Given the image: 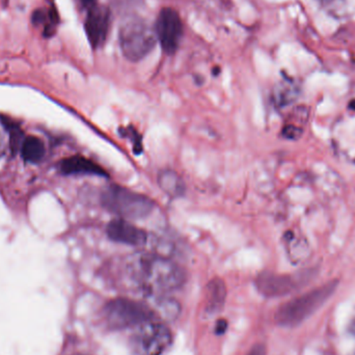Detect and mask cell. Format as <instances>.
Returning <instances> with one entry per match:
<instances>
[{
  "instance_id": "cell-1",
  "label": "cell",
  "mask_w": 355,
  "mask_h": 355,
  "mask_svg": "<svg viewBox=\"0 0 355 355\" xmlns=\"http://www.w3.org/2000/svg\"><path fill=\"white\" fill-rule=\"evenodd\" d=\"M123 279L148 297L168 295L183 287L186 272L177 262L156 252H137L121 262Z\"/></svg>"
},
{
  "instance_id": "cell-2",
  "label": "cell",
  "mask_w": 355,
  "mask_h": 355,
  "mask_svg": "<svg viewBox=\"0 0 355 355\" xmlns=\"http://www.w3.org/2000/svg\"><path fill=\"white\" fill-rule=\"evenodd\" d=\"M338 285L339 282L337 279L329 281L320 287L288 300L275 312V323L279 327L287 329L302 324L329 302L337 290Z\"/></svg>"
},
{
  "instance_id": "cell-3",
  "label": "cell",
  "mask_w": 355,
  "mask_h": 355,
  "mask_svg": "<svg viewBox=\"0 0 355 355\" xmlns=\"http://www.w3.org/2000/svg\"><path fill=\"white\" fill-rule=\"evenodd\" d=\"M155 27L143 17L131 16L123 21L119 29V44L129 62H141L157 44Z\"/></svg>"
},
{
  "instance_id": "cell-4",
  "label": "cell",
  "mask_w": 355,
  "mask_h": 355,
  "mask_svg": "<svg viewBox=\"0 0 355 355\" xmlns=\"http://www.w3.org/2000/svg\"><path fill=\"white\" fill-rule=\"evenodd\" d=\"M101 204L119 218L130 221L146 218L155 209V202L149 196L116 184L103 190Z\"/></svg>"
},
{
  "instance_id": "cell-5",
  "label": "cell",
  "mask_w": 355,
  "mask_h": 355,
  "mask_svg": "<svg viewBox=\"0 0 355 355\" xmlns=\"http://www.w3.org/2000/svg\"><path fill=\"white\" fill-rule=\"evenodd\" d=\"M103 314L107 324L114 329H135L154 318L151 306L126 297L110 300L104 306Z\"/></svg>"
},
{
  "instance_id": "cell-6",
  "label": "cell",
  "mask_w": 355,
  "mask_h": 355,
  "mask_svg": "<svg viewBox=\"0 0 355 355\" xmlns=\"http://www.w3.org/2000/svg\"><path fill=\"white\" fill-rule=\"evenodd\" d=\"M316 275L317 269L315 268L304 269L291 275L265 271L257 277L254 284L258 291L265 297H284L308 286Z\"/></svg>"
},
{
  "instance_id": "cell-7",
  "label": "cell",
  "mask_w": 355,
  "mask_h": 355,
  "mask_svg": "<svg viewBox=\"0 0 355 355\" xmlns=\"http://www.w3.org/2000/svg\"><path fill=\"white\" fill-rule=\"evenodd\" d=\"M135 329L131 342L139 355H162L172 344V334L164 323L149 320Z\"/></svg>"
},
{
  "instance_id": "cell-8",
  "label": "cell",
  "mask_w": 355,
  "mask_h": 355,
  "mask_svg": "<svg viewBox=\"0 0 355 355\" xmlns=\"http://www.w3.org/2000/svg\"><path fill=\"white\" fill-rule=\"evenodd\" d=\"M155 31L164 53L168 55L176 53L183 39L184 24L175 8L166 6L160 10L156 20Z\"/></svg>"
},
{
  "instance_id": "cell-9",
  "label": "cell",
  "mask_w": 355,
  "mask_h": 355,
  "mask_svg": "<svg viewBox=\"0 0 355 355\" xmlns=\"http://www.w3.org/2000/svg\"><path fill=\"white\" fill-rule=\"evenodd\" d=\"M112 28V10L107 6L97 3L87 10L85 31L87 41L94 50L105 45Z\"/></svg>"
},
{
  "instance_id": "cell-10",
  "label": "cell",
  "mask_w": 355,
  "mask_h": 355,
  "mask_svg": "<svg viewBox=\"0 0 355 355\" xmlns=\"http://www.w3.org/2000/svg\"><path fill=\"white\" fill-rule=\"evenodd\" d=\"M106 233L112 241L135 248L146 245L149 240V235L145 230L123 218L110 221L106 227Z\"/></svg>"
},
{
  "instance_id": "cell-11",
  "label": "cell",
  "mask_w": 355,
  "mask_h": 355,
  "mask_svg": "<svg viewBox=\"0 0 355 355\" xmlns=\"http://www.w3.org/2000/svg\"><path fill=\"white\" fill-rule=\"evenodd\" d=\"M227 293V287L223 279L219 277L211 279L205 288L204 315L211 318L218 315L225 308Z\"/></svg>"
},
{
  "instance_id": "cell-12",
  "label": "cell",
  "mask_w": 355,
  "mask_h": 355,
  "mask_svg": "<svg viewBox=\"0 0 355 355\" xmlns=\"http://www.w3.org/2000/svg\"><path fill=\"white\" fill-rule=\"evenodd\" d=\"M60 172L64 175H94L108 176L106 171L93 160L83 156H71L60 162Z\"/></svg>"
},
{
  "instance_id": "cell-13",
  "label": "cell",
  "mask_w": 355,
  "mask_h": 355,
  "mask_svg": "<svg viewBox=\"0 0 355 355\" xmlns=\"http://www.w3.org/2000/svg\"><path fill=\"white\" fill-rule=\"evenodd\" d=\"M160 189L171 198H180L185 193L186 185L183 179L173 170H164L158 175Z\"/></svg>"
},
{
  "instance_id": "cell-14",
  "label": "cell",
  "mask_w": 355,
  "mask_h": 355,
  "mask_svg": "<svg viewBox=\"0 0 355 355\" xmlns=\"http://www.w3.org/2000/svg\"><path fill=\"white\" fill-rule=\"evenodd\" d=\"M154 314H158L164 321L173 322L176 320L181 313V306L174 298L168 295L151 297Z\"/></svg>"
},
{
  "instance_id": "cell-15",
  "label": "cell",
  "mask_w": 355,
  "mask_h": 355,
  "mask_svg": "<svg viewBox=\"0 0 355 355\" xmlns=\"http://www.w3.org/2000/svg\"><path fill=\"white\" fill-rule=\"evenodd\" d=\"M21 156L24 162L37 164L45 155V145L37 137H27L20 148Z\"/></svg>"
},
{
  "instance_id": "cell-16",
  "label": "cell",
  "mask_w": 355,
  "mask_h": 355,
  "mask_svg": "<svg viewBox=\"0 0 355 355\" xmlns=\"http://www.w3.org/2000/svg\"><path fill=\"white\" fill-rule=\"evenodd\" d=\"M298 96V87L291 79H284L277 83L273 91V100L277 105L284 107L295 101Z\"/></svg>"
},
{
  "instance_id": "cell-17",
  "label": "cell",
  "mask_w": 355,
  "mask_h": 355,
  "mask_svg": "<svg viewBox=\"0 0 355 355\" xmlns=\"http://www.w3.org/2000/svg\"><path fill=\"white\" fill-rule=\"evenodd\" d=\"M302 129L300 127L294 126V125H287L284 127L283 135L286 139H297L302 137Z\"/></svg>"
},
{
  "instance_id": "cell-18",
  "label": "cell",
  "mask_w": 355,
  "mask_h": 355,
  "mask_svg": "<svg viewBox=\"0 0 355 355\" xmlns=\"http://www.w3.org/2000/svg\"><path fill=\"white\" fill-rule=\"evenodd\" d=\"M47 12H45L44 10H41V8H37V10H33V15H31V22H33V24L35 25V26H40V25L44 24V23L47 24Z\"/></svg>"
},
{
  "instance_id": "cell-19",
  "label": "cell",
  "mask_w": 355,
  "mask_h": 355,
  "mask_svg": "<svg viewBox=\"0 0 355 355\" xmlns=\"http://www.w3.org/2000/svg\"><path fill=\"white\" fill-rule=\"evenodd\" d=\"M246 355H266V347L263 344H256Z\"/></svg>"
},
{
  "instance_id": "cell-20",
  "label": "cell",
  "mask_w": 355,
  "mask_h": 355,
  "mask_svg": "<svg viewBox=\"0 0 355 355\" xmlns=\"http://www.w3.org/2000/svg\"><path fill=\"white\" fill-rule=\"evenodd\" d=\"M79 3L85 10L93 8L94 6L98 3V0H79Z\"/></svg>"
},
{
  "instance_id": "cell-21",
  "label": "cell",
  "mask_w": 355,
  "mask_h": 355,
  "mask_svg": "<svg viewBox=\"0 0 355 355\" xmlns=\"http://www.w3.org/2000/svg\"><path fill=\"white\" fill-rule=\"evenodd\" d=\"M227 324L225 320L218 321V322H217L216 329H215V331H216V334H219V335H221V334L225 333V329H227Z\"/></svg>"
},
{
  "instance_id": "cell-22",
  "label": "cell",
  "mask_w": 355,
  "mask_h": 355,
  "mask_svg": "<svg viewBox=\"0 0 355 355\" xmlns=\"http://www.w3.org/2000/svg\"><path fill=\"white\" fill-rule=\"evenodd\" d=\"M6 141H4L3 137H2L1 133H0V158L3 156V154L6 153Z\"/></svg>"
},
{
  "instance_id": "cell-23",
  "label": "cell",
  "mask_w": 355,
  "mask_h": 355,
  "mask_svg": "<svg viewBox=\"0 0 355 355\" xmlns=\"http://www.w3.org/2000/svg\"><path fill=\"white\" fill-rule=\"evenodd\" d=\"M319 1L322 2V3H331V1H334V0H319Z\"/></svg>"
},
{
  "instance_id": "cell-24",
  "label": "cell",
  "mask_w": 355,
  "mask_h": 355,
  "mask_svg": "<svg viewBox=\"0 0 355 355\" xmlns=\"http://www.w3.org/2000/svg\"><path fill=\"white\" fill-rule=\"evenodd\" d=\"M77 355H83V354H77Z\"/></svg>"
}]
</instances>
